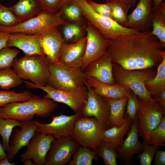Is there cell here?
<instances>
[{
    "mask_svg": "<svg viewBox=\"0 0 165 165\" xmlns=\"http://www.w3.org/2000/svg\"><path fill=\"white\" fill-rule=\"evenodd\" d=\"M150 31L122 35L108 40L107 50L113 63L130 70L158 65L165 54V46Z\"/></svg>",
    "mask_w": 165,
    "mask_h": 165,
    "instance_id": "1",
    "label": "cell"
},
{
    "mask_svg": "<svg viewBox=\"0 0 165 165\" xmlns=\"http://www.w3.org/2000/svg\"><path fill=\"white\" fill-rule=\"evenodd\" d=\"M58 104L49 98L32 95L28 100L13 102L0 108V117L21 122L32 120L35 116L45 117L50 115Z\"/></svg>",
    "mask_w": 165,
    "mask_h": 165,
    "instance_id": "2",
    "label": "cell"
},
{
    "mask_svg": "<svg viewBox=\"0 0 165 165\" xmlns=\"http://www.w3.org/2000/svg\"><path fill=\"white\" fill-rule=\"evenodd\" d=\"M80 9L83 16L105 39H114L122 35L138 33L135 29L123 26L110 18L101 15L94 10L86 0H72Z\"/></svg>",
    "mask_w": 165,
    "mask_h": 165,
    "instance_id": "3",
    "label": "cell"
},
{
    "mask_svg": "<svg viewBox=\"0 0 165 165\" xmlns=\"http://www.w3.org/2000/svg\"><path fill=\"white\" fill-rule=\"evenodd\" d=\"M112 72L116 82L130 89L138 98L145 101H155L147 89L145 84L149 79L156 74V71L152 68L138 70H127L113 63Z\"/></svg>",
    "mask_w": 165,
    "mask_h": 165,
    "instance_id": "4",
    "label": "cell"
},
{
    "mask_svg": "<svg viewBox=\"0 0 165 165\" xmlns=\"http://www.w3.org/2000/svg\"><path fill=\"white\" fill-rule=\"evenodd\" d=\"M49 64L46 57L35 54L16 58L12 68L22 79L42 86L47 84L50 76Z\"/></svg>",
    "mask_w": 165,
    "mask_h": 165,
    "instance_id": "5",
    "label": "cell"
},
{
    "mask_svg": "<svg viewBox=\"0 0 165 165\" xmlns=\"http://www.w3.org/2000/svg\"><path fill=\"white\" fill-rule=\"evenodd\" d=\"M47 84L63 90H71L85 85L87 77L81 68L64 64L58 61L49 63Z\"/></svg>",
    "mask_w": 165,
    "mask_h": 165,
    "instance_id": "6",
    "label": "cell"
},
{
    "mask_svg": "<svg viewBox=\"0 0 165 165\" xmlns=\"http://www.w3.org/2000/svg\"><path fill=\"white\" fill-rule=\"evenodd\" d=\"M62 14L61 9L55 13L42 10L35 16L15 26L6 27L0 26V31L41 35L53 27L63 24L65 22Z\"/></svg>",
    "mask_w": 165,
    "mask_h": 165,
    "instance_id": "7",
    "label": "cell"
},
{
    "mask_svg": "<svg viewBox=\"0 0 165 165\" xmlns=\"http://www.w3.org/2000/svg\"><path fill=\"white\" fill-rule=\"evenodd\" d=\"M23 82L28 88L39 89L44 91L46 93L44 97L64 104L75 112L82 110L87 100L88 89L85 85L77 89L67 91L54 88L47 84L40 86L29 81L23 80Z\"/></svg>",
    "mask_w": 165,
    "mask_h": 165,
    "instance_id": "8",
    "label": "cell"
},
{
    "mask_svg": "<svg viewBox=\"0 0 165 165\" xmlns=\"http://www.w3.org/2000/svg\"><path fill=\"white\" fill-rule=\"evenodd\" d=\"M104 130L94 117L82 116L76 121L70 136L82 147L94 149L101 142Z\"/></svg>",
    "mask_w": 165,
    "mask_h": 165,
    "instance_id": "9",
    "label": "cell"
},
{
    "mask_svg": "<svg viewBox=\"0 0 165 165\" xmlns=\"http://www.w3.org/2000/svg\"><path fill=\"white\" fill-rule=\"evenodd\" d=\"M138 101L140 107L137 114L139 122L138 133L149 144L150 134L160 123L165 116V110L156 101L150 103L139 98Z\"/></svg>",
    "mask_w": 165,
    "mask_h": 165,
    "instance_id": "10",
    "label": "cell"
},
{
    "mask_svg": "<svg viewBox=\"0 0 165 165\" xmlns=\"http://www.w3.org/2000/svg\"><path fill=\"white\" fill-rule=\"evenodd\" d=\"M82 116V111L72 115L61 114L53 116L52 121L44 124L34 120L36 132L46 135L53 134L55 139L70 136L76 121Z\"/></svg>",
    "mask_w": 165,
    "mask_h": 165,
    "instance_id": "11",
    "label": "cell"
},
{
    "mask_svg": "<svg viewBox=\"0 0 165 165\" xmlns=\"http://www.w3.org/2000/svg\"><path fill=\"white\" fill-rule=\"evenodd\" d=\"M79 145L71 136L55 138L51 143L44 165L68 164Z\"/></svg>",
    "mask_w": 165,
    "mask_h": 165,
    "instance_id": "12",
    "label": "cell"
},
{
    "mask_svg": "<svg viewBox=\"0 0 165 165\" xmlns=\"http://www.w3.org/2000/svg\"><path fill=\"white\" fill-rule=\"evenodd\" d=\"M85 28L86 44L81 67L83 72L90 63L99 59L105 53L108 45V40L104 38L92 25L87 23Z\"/></svg>",
    "mask_w": 165,
    "mask_h": 165,
    "instance_id": "13",
    "label": "cell"
},
{
    "mask_svg": "<svg viewBox=\"0 0 165 165\" xmlns=\"http://www.w3.org/2000/svg\"><path fill=\"white\" fill-rule=\"evenodd\" d=\"M88 89L87 100L82 111V116L95 118L105 130L109 128L108 124L110 107L107 98L94 93L86 82Z\"/></svg>",
    "mask_w": 165,
    "mask_h": 165,
    "instance_id": "14",
    "label": "cell"
},
{
    "mask_svg": "<svg viewBox=\"0 0 165 165\" xmlns=\"http://www.w3.org/2000/svg\"><path fill=\"white\" fill-rule=\"evenodd\" d=\"M55 138L53 134L36 132L27 145L26 150L20 155L21 162L31 159L35 165H44L51 143Z\"/></svg>",
    "mask_w": 165,
    "mask_h": 165,
    "instance_id": "15",
    "label": "cell"
},
{
    "mask_svg": "<svg viewBox=\"0 0 165 165\" xmlns=\"http://www.w3.org/2000/svg\"><path fill=\"white\" fill-rule=\"evenodd\" d=\"M152 0H139L136 6L127 15V22L125 27L139 32L150 31L154 11Z\"/></svg>",
    "mask_w": 165,
    "mask_h": 165,
    "instance_id": "16",
    "label": "cell"
},
{
    "mask_svg": "<svg viewBox=\"0 0 165 165\" xmlns=\"http://www.w3.org/2000/svg\"><path fill=\"white\" fill-rule=\"evenodd\" d=\"M113 62L107 50L99 59L90 63L84 72L87 77L93 78L99 82L108 85L116 83L112 72Z\"/></svg>",
    "mask_w": 165,
    "mask_h": 165,
    "instance_id": "17",
    "label": "cell"
},
{
    "mask_svg": "<svg viewBox=\"0 0 165 165\" xmlns=\"http://www.w3.org/2000/svg\"><path fill=\"white\" fill-rule=\"evenodd\" d=\"M7 47H15L21 50L26 56L45 55L42 48L41 35H29L15 33L10 34Z\"/></svg>",
    "mask_w": 165,
    "mask_h": 165,
    "instance_id": "18",
    "label": "cell"
},
{
    "mask_svg": "<svg viewBox=\"0 0 165 165\" xmlns=\"http://www.w3.org/2000/svg\"><path fill=\"white\" fill-rule=\"evenodd\" d=\"M137 118L134 119L127 136L117 150L118 157L124 161L126 165H131L134 161V155L141 152L143 148L142 143L139 141Z\"/></svg>",
    "mask_w": 165,
    "mask_h": 165,
    "instance_id": "19",
    "label": "cell"
},
{
    "mask_svg": "<svg viewBox=\"0 0 165 165\" xmlns=\"http://www.w3.org/2000/svg\"><path fill=\"white\" fill-rule=\"evenodd\" d=\"M21 123V128L15 129L11 137L9 150L7 153L9 161L13 160L19 151L27 146L36 133L34 120L22 121Z\"/></svg>",
    "mask_w": 165,
    "mask_h": 165,
    "instance_id": "20",
    "label": "cell"
},
{
    "mask_svg": "<svg viewBox=\"0 0 165 165\" xmlns=\"http://www.w3.org/2000/svg\"><path fill=\"white\" fill-rule=\"evenodd\" d=\"M41 36L42 48L49 64L58 61L64 42L58 26L51 28Z\"/></svg>",
    "mask_w": 165,
    "mask_h": 165,
    "instance_id": "21",
    "label": "cell"
},
{
    "mask_svg": "<svg viewBox=\"0 0 165 165\" xmlns=\"http://www.w3.org/2000/svg\"><path fill=\"white\" fill-rule=\"evenodd\" d=\"M86 44V36L75 43H64L61 50L58 61L67 66L81 68Z\"/></svg>",
    "mask_w": 165,
    "mask_h": 165,
    "instance_id": "22",
    "label": "cell"
},
{
    "mask_svg": "<svg viewBox=\"0 0 165 165\" xmlns=\"http://www.w3.org/2000/svg\"><path fill=\"white\" fill-rule=\"evenodd\" d=\"M86 82L94 93L108 99H117L127 97L131 90L120 83L107 84L91 77H87Z\"/></svg>",
    "mask_w": 165,
    "mask_h": 165,
    "instance_id": "23",
    "label": "cell"
},
{
    "mask_svg": "<svg viewBox=\"0 0 165 165\" xmlns=\"http://www.w3.org/2000/svg\"><path fill=\"white\" fill-rule=\"evenodd\" d=\"M133 120V119L130 118L125 113L124 120L122 125L119 127L115 126L104 130L101 141L117 151L123 141L124 136L129 133Z\"/></svg>",
    "mask_w": 165,
    "mask_h": 165,
    "instance_id": "24",
    "label": "cell"
},
{
    "mask_svg": "<svg viewBox=\"0 0 165 165\" xmlns=\"http://www.w3.org/2000/svg\"><path fill=\"white\" fill-rule=\"evenodd\" d=\"M9 8L18 17L24 21L37 15L42 10L37 0H19Z\"/></svg>",
    "mask_w": 165,
    "mask_h": 165,
    "instance_id": "25",
    "label": "cell"
},
{
    "mask_svg": "<svg viewBox=\"0 0 165 165\" xmlns=\"http://www.w3.org/2000/svg\"><path fill=\"white\" fill-rule=\"evenodd\" d=\"M110 107L108 124L109 128L119 127L124 120L125 109L127 101V97L117 99H107Z\"/></svg>",
    "mask_w": 165,
    "mask_h": 165,
    "instance_id": "26",
    "label": "cell"
},
{
    "mask_svg": "<svg viewBox=\"0 0 165 165\" xmlns=\"http://www.w3.org/2000/svg\"><path fill=\"white\" fill-rule=\"evenodd\" d=\"M152 29L150 34L156 37L165 46V1L160 4L157 9L154 12L152 18Z\"/></svg>",
    "mask_w": 165,
    "mask_h": 165,
    "instance_id": "27",
    "label": "cell"
},
{
    "mask_svg": "<svg viewBox=\"0 0 165 165\" xmlns=\"http://www.w3.org/2000/svg\"><path fill=\"white\" fill-rule=\"evenodd\" d=\"M81 22H65L63 24L62 35L64 43H71L76 42L85 37L86 31L85 27Z\"/></svg>",
    "mask_w": 165,
    "mask_h": 165,
    "instance_id": "28",
    "label": "cell"
},
{
    "mask_svg": "<svg viewBox=\"0 0 165 165\" xmlns=\"http://www.w3.org/2000/svg\"><path fill=\"white\" fill-rule=\"evenodd\" d=\"M145 86L152 97L165 89V54L158 65L156 74L146 82Z\"/></svg>",
    "mask_w": 165,
    "mask_h": 165,
    "instance_id": "29",
    "label": "cell"
},
{
    "mask_svg": "<svg viewBox=\"0 0 165 165\" xmlns=\"http://www.w3.org/2000/svg\"><path fill=\"white\" fill-rule=\"evenodd\" d=\"M22 79L11 68L0 69V89L9 90L20 85Z\"/></svg>",
    "mask_w": 165,
    "mask_h": 165,
    "instance_id": "30",
    "label": "cell"
},
{
    "mask_svg": "<svg viewBox=\"0 0 165 165\" xmlns=\"http://www.w3.org/2000/svg\"><path fill=\"white\" fill-rule=\"evenodd\" d=\"M21 122L14 119L0 117V135L2 138L3 146L8 153L10 149L9 140L13 128L21 127Z\"/></svg>",
    "mask_w": 165,
    "mask_h": 165,
    "instance_id": "31",
    "label": "cell"
},
{
    "mask_svg": "<svg viewBox=\"0 0 165 165\" xmlns=\"http://www.w3.org/2000/svg\"><path fill=\"white\" fill-rule=\"evenodd\" d=\"M72 160L68 165H91L94 160L97 159V154L94 150L86 147H78Z\"/></svg>",
    "mask_w": 165,
    "mask_h": 165,
    "instance_id": "32",
    "label": "cell"
},
{
    "mask_svg": "<svg viewBox=\"0 0 165 165\" xmlns=\"http://www.w3.org/2000/svg\"><path fill=\"white\" fill-rule=\"evenodd\" d=\"M28 90L17 93L13 90H0V108L12 103L28 100L32 95Z\"/></svg>",
    "mask_w": 165,
    "mask_h": 165,
    "instance_id": "33",
    "label": "cell"
},
{
    "mask_svg": "<svg viewBox=\"0 0 165 165\" xmlns=\"http://www.w3.org/2000/svg\"><path fill=\"white\" fill-rule=\"evenodd\" d=\"M102 159L106 165H117L116 151L109 145L101 141L94 149Z\"/></svg>",
    "mask_w": 165,
    "mask_h": 165,
    "instance_id": "34",
    "label": "cell"
},
{
    "mask_svg": "<svg viewBox=\"0 0 165 165\" xmlns=\"http://www.w3.org/2000/svg\"><path fill=\"white\" fill-rule=\"evenodd\" d=\"M111 3L113 19L119 24L125 27L128 21V12L132 6L125 3L114 2Z\"/></svg>",
    "mask_w": 165,
    "mask_h": 165,
    "instance_id": "35",
    "label": "cell"
},
{
    "mask_svg": "<svg viewBox=\"0 0 165 165\" xmlns=\"http://www.w3.org/2000/svg\"><path fill=\"white\" fill-rule=\"evenodd\" d=\"M60 9L62 11V16L70 22H82L83 16L82 12L72 0L64 5Z\"/></svg>",
    "mask_w": 165,
    "mask_h": 165,
    "instance_id": "36",
    "label": "cell"
},
{
    "mask_svg": "<svg viewBox=\"0 0 165 165\" xmlns=\"http://www.w3.org/2000/svg\"><path fill=\"white\" fill-rule=\"evenodd\" d=\"M24 21L14 13L9 7H5L0 3V26L12 27Z\"/></svg>",
    "mask_w": 165,
    "mask_h": 165,
    "instance_id": "37",
    "label": "cell"
},
{
    "mask_svg": "<svg viewBox=\"0 0 165 165\" xmlns=\"http://www.w3.org/2000/svg\"><path fill=\"white\" fill-rule=\"evenodd\" d=\"M20 53L16 49L8 47L0 50V69L12 67L16 57Z\"/></svg>",
    "mask_w": 165,
    "mask_h": 165,
    "instance_id": "38",
    "label": "cell"
},
{
    "mask_svg": "<svg viewBox=\"0 0 165 165\" xmlns=\"http://www.w3.org/2000/svg\"><path fill=\"white\" fill-rule=\"evenodd\" d=\"M165 116L163 117L158 126L150 133L149 144L160 147L165 146Z\"/></svg>",
    "mask_w": 165,
    "mask_h": 165,
    "instance_id": "39",
    "label": "cell"
},
{
    "mask_svg": "<svg viewBox=\"0 0 165 165\" xmlns=\"http://www.w3.org/2000/svg\"><path fill=\"white\" fill-rule=\"evenodd\" d=\"M143 150L137 158L139 159L141 165H151L152 160L159 147L150 145L143 140L142 142Z\"/></svg>",
    "mask_w": 165,
    "mask_h": 165,
    "instance_id": "40",
    "label": "cell"
},
{
    "mask_svg": "<svg viewBox=\"0 0 165 165\" xmlns=\"http://www.w3.org/2000/svg\"><path fill=\"white\" fill-rule=\"evenodd\" d=\"M127 97L126 111L125 113L130 118L134 120L137 118V114L140 107L138 98L132 91Z\"/></svg>",
    "mask_w": 165,
    "mask_h": 165,
    "instance_id": "41",
    "label": "cell"
},
{
    "mask_svg": "<svg viewBox=\"0 0 165 165\" xmlns=\"http://www.w3.org/2000/svg\"><path fill=\"white\" fill-rule=\"evenodd\" d=\"M87 1L90 7L96 12L101 15L113 19L111 15V2H106L104 4H100L92 0Z\"/></svg>",
    "mask_w": 165,
    "mask_h": 165,
    "instance_id": "42",
    "label": "cell"
},
{
    "mask_svg": "<svg viewBox=\"0 0 165 165\" xmlns=\"http://www.w3.org/2000/svg\"><path fill=\"white\" fill-rule=\"evenodd\" d=\"M42 10L55 13L60 9L62 0H37Z\"/></svg>",
    "mask_w": 165,
    "mask_h": 165,
    "instance_id": "43",
    "label": "cell"
},
{
    "mask_svg": "<svg viewBox=\"0 0 165 165\" xmlns=\"http://www.w3.org/2000/svg\"><path fill=\"white\" fill-rule=\"evenodd\" d=\"M155 163L156 165H165V152L163 150L157 151L155 154Z\"/></svg>",
    "mask_w": 165,
    "mask_h": 165,
    "instance_id": "44",
    "label": "cell"
},
{
    "mask_svg": "<svg viewBox=\"0 0 165 165\" xmlns=\"http://www.w3.org/2000/svg\"><path fill=\"white\" fill-rule=\"evenodd\" d=\"M153 98L158 102L165 110V89L154 95Z\"/></svg>",
    "mask_w": 165,
    "mask_h": 165,
    "instance_id": "45",
    "label": "cell"
},
{
    "mask_svg": "<svg viewBox=\"0 0 165 165\" xmlns=\"http://www.w3.org/2000/svg\"><path fill=\"white\" fill-rule=\"evenodd\" d=\"M10 34L0 31V50L7 47V43Z\"/></svg>",
    "mask_w": 165,
    "mask_h": 165,
    "instance_id": "46",
    "label": "cell"
},
{
    "mask_svg": "<svg viewBox=\"0 0 165 165\" xmlns=\"http://www.w3.org/2000/svg\"><path fill=\"white\" fill-rule=\"evenodd\" d=\"M100 1H105L110 2H118L127 3L130 5L132 7L135 6L136 4L137 0H97Z\"/></svg>",
    "mask_w": 165,
    "mask_h": 165,
    "instance_id": "47",
    "label": "cell"
},
{
    "mask_svg": "<svg viewBox=\"0 0 165 165\" xmlns=\"http://www.w3.org/2000/svg\"><path fill=\"white\" fill-rule=\"evenodd\" d=\"M6 152L0 141V160L8 158L7 153Z\"/></svg>",
    "mask_w": 165,
    "mask_h": 165,
    "instance_id": "48",
    "label": "cell"
},
{
    "mask_svg": "<svg viewBox=\"0 0 165 165\" xmlns=\"http://www.w3.org/2000/svg\"><path fill=\"white\" fill-rule=\"evenodd\" d=\"M164 0H152L153 4V10L154 12L156 10L161 3Z\"/></svg>",
    "mask_w": 165,
    "mask_h": 165,
    "instance_id": "49",
    "label": "cell"
},
{
    "mask_svg": "<svg viewBox=\"0 0 165 165\" xmlns=\"http://www.w3.org/2000/svg\"><path fill=\"white\" fill-rule=\"evenodd\" d=\"M14 162H10L8 158L0 160V165H15Z\"/></svg>",
    "mask_w": 165,
    "mask_h": 165,
    "instance_id": "50",
    "label": "cell"
},
{
    "mask_svg": "<svg viewBox=\"0 0 165 165\" xmlns=\"http://www.w3.org/2000/svg\"><path fill=\"white\" fill-rule=\"evenodd\" d=\"M22 163L24 165H35L34 162H32L31 159L25 160Z\"/></svg>",
    "mask_w": 165,
    "mask_h": 165,
    "instance_id": "51",
    "label": "cell"
},
{
    "mask_svg": "<svg viewBox=\"0 0 165 165\" xmlns=\"http://www.w3.org/2000/svg\"><path fill=\"white\" fill-rule=\"evenodd\" d=\"M72 0H62V2L61 3V5L60 9L66 3H67L68 2H69L70 1H71Z\"/></svg>",
    "mask_w": 165,
    "mask_h": 165,
    "instance_id": "52",
    "label": "cell"
},
{
    "mask_svg": "<svg viewBox=\"0 0 165 165\" xmlns=\"http://www.w3.org/2000/svg\"><path fill=\"white\" fill-rule=\"evenodd\" d=\"M87 1L88 0H86Z\"/></svg>",
    "mask_w": 165,
    "mask_h": 165,
    "instance_id": "53",
    "label": "cell"
}]
</instances>
